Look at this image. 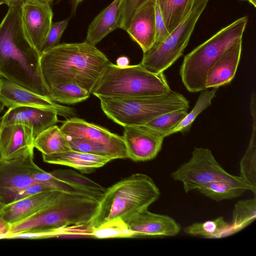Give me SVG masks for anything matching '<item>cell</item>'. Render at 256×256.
<instances>
[{
	"mask_svg": "<svg viewBox=\"0 0 256 256\" xmlns=\"http://www.w3.org/2000/svg\"><path fill=\"white\" fill-rule=\"evenodd\" d=\"M26 0H6V4L10 7H22Z\"/></svg>",
	"mask_w": 256,
	"mask_h": 256,
	"instance_id": "f35d334b",
	"label": "cell"
},
{
	"mask_svg": "<svg viewBox=\"0 0 256 256\" xmlns=\"http://www.w3.org/2000/svg\"><path fill=\"white\" fill-rule=\"evenodd\" d=\"M90 236L97 238H122L135 237V234L128 227L120 218L113 219L92 228Z\"/></svg>",
	"mask_w": 256,
	"mask_h": 256,
	"instance_id": "4dcf8cb0",
	"label": "cell"
},
{
	"mask_svg": "<svg viewBox=\"0 0 256 256\" xmlns=\"http://www.w3.org/2000/svg\"><path fill=\"white\" fill-rule=\"evenodd\" d=\"M0 101L9 108L28 106L52 109L64 116L74 114L72 108L57 104L46 96L4 78H0Z\"/></svg>",
	"mask_w": 256,
	"mask_h": 256,
	"instance_id": "5bb4252c",
	"label": "cell"
},
{
	"mask_svg": "<svg viewBox=\"0 0 256 256\" xmlns=\"http://www.w3.org/2000/svg\"><path fill=\"white\" fill-rule=\"evenodd\" d=\"M190 236H200L208 238H219L231 234L230 224L222 216L203 222H195L184 228Z\"/></svg>",
	"mask_w": 256,
	"mask_h": 256,
	"instance_id": "4316f807",
	"label": "cell"
},
{
	"mask_svg": "<svg viewBox=\"0 0 256 256\" xmlns=\"http://www.w3.org/2000/svg\"><path fill=\"white\" fill-rule=\"evenodd\" d=\"M252 126L246 150L240 162V176L252 189L256 196V96L254 91L250 102Z\"/></svg>",
	"mask_w": 256,
	"mask_h": 256,
	"instance_id": "603a6c76",
	"label": "cell"
},
{
	"mask_svg": "<svg viewBox=\"0 0 256 256\" xmlns=\"http://www.w3.org/2000/svg\"><path fill=\"white\" fill-rule=\"evenodd\" d=\"M4 206V204L3 202V200L2 198L0 196V213L2 211V210Z\"/></svg>",
	"mask_w": 256,
	"mask_h": 256,
	"instance_id": "ee69618b",
	"label": "cell"
},
{
	"mask_svg": "<svg viewBox=\"0 0 256 256\" xmlns=\"http://www.w3.org/2000/svg\"><path fill=\"white\" fill-rule=\"evenodd\" d=\"M62 192H42L7 204L4 206L0 216L12 224L16 223L52 202Z\"/></svg>",
	"mask_w": 256,
	"mask_h": 256,
	"instance_id": "d6986e66",
	"label": "cell"
},
{
	"mask_svg": "<svg viewBox=\"0 0 256 256\" xmlns=\"http://www.w3.org/2000/svg\"><path fill=\"white\" fill-rule=\"evenodd\" d=\"M124 220L136 236H174L181 230L180 224L172 218L152 213L148 209L138 212Z\"/></svg>",
	"mask_w": 256,
	"mask_h": 256,
	"instance_id": "9a60e30c",
	"label": "cell"
},
{
	"mask_svg": "<svg viewBox=\"0 0 256 256\" xmlns=\"http://www.w3.org/2000/svg\"><path fill=\"white\" fill-rule=\"evenodd\" d=\"M217 90L218 88H215L212 90L202 91L192 110L188 112L176 126L169 132L168 136L178 132L185 133L189 132L192 124L198 115L211 104L212 100L216 96Z\"/></svg>",
	"mask_w": 256,
	"mask_h": 256,
	"instance_id": "f546056e",
	"label": "cell"
},
{
	"mask_svg": "<svg viewBox=\"0 0 256 256\" xmlns=\"http://www.w3.org/2000/svg\"><path fill=\"white\" fill-rule=\"evenodd\" d=\"M42 156L46 163L68 166L82 173L91 172L112 160L110 158L72 150L56 154H42Z\"/></svg>",
	"mask_w": 256,
	"mask_h": 256,
	"instance_id": "7402d4cb",
	"label": "cell"
},
{
	"mask_svg": "<svg viewBox=\"0 0 256 256\" xmlns=\"http://www.w3.org/2000/svg\"><path fill=\"white\" fill-rule=\"evenodd\" d=\"M40 60L24 32L21 7L9 8L0 24V78L48 97Z\"/></svg>",
	"mask_w": 256,
	"mask_h": 256,
	"instance_id": "6da1fadb",
	"label": "cell"
},
{
	"mask_svg": "<svg viewBox=\"0 0 256 256\" xmlns=\"http://www.w3.org/2000/svg\"><path fill=\"white\" fill-rule=\"evenodd\" d=\"M52 16L49 4L28 0L21 7L24 32L28 41L40 54L51 26Z\"/></svg>",
	"mask_w": 256,
	"mask_h": 256,
	"instance_id": "7c38bea8",
	"label": "cell"
},
{
	"mask_svg": "<svg viewBox=\"0 0 256 256\" xmlns=\"http://www.w3.org/2000/svg\"><path fill=\"white\" fill-rule=\"evenodd\" d=\"M34 138L32 130L22 124L0 126V160H14L34 152Z\"/></svg>",
	"mask_w": 256,
	"mask_h": 256,
	"instance_id": "e0dca14e",
	"label": "cell"
},
{
	"mask_svg": "<svg viewBox=\"0 0 256 256\" xmlns=\"http://www.w3.org/2000/svg\"><path fill=\"white\" fill-rule=\"evenodd\" d=\"M50 172L53 176L58 180L102 195L104 194L106 189L94 181L71 170H58Z\"/></svg>",
	"mask_w": 256,
	"mask_h": 256,
	"instance_id": "1f68e13d",
	"label": "cell"
},
{
	"mask_svg": "<svg viewBox=\"0 0 256 256\" xmlns=\"http://www.w3.org/2000/svg\"><path fill=\"white\" fill-rule=\"evenodd\" d=\"M4 4H6L5 2L2 0H0V5Z\"/></svg>",
	"mask_w": 256,
	"mask_h": 256,
	"instance_id": "bcb514c9",
	"label": "cell"
},
{
	"mask_svg": "<svg viewBox=\"0 0 256 256\" xmlns=\"http://www.w3.org/2000/svg\"><path fill=\"white\" fill-rule=\"evenodd\" d=\"M12 224L0 216V239L6 238L8 234Z\"/></svg>",
	"mask_w": 256,
	"mask_h": 256,
	"instance_id": "74e56055",
	"label": "cell"
},
{
	"mask_svg": "<svg viewBox=\"0 0 256 256\" xmlns=\"http://www.w3.org/2000/svg\"><path fill=\"white\" fill-rule=\"evenodd\" d=\"M4 0V1L5 2L6 4V0Z\"/></svg>",
	"mask_w": 256,
	"mask_h": 256,
	"instance_id": "7dc6e473",
	"label": "cell"
},
{
	"mask_svg": "<svg viewBox=\"0 0 256 256\" xmlns=\"http://www.w3.org/2000/svg\"><path fill=\"white\" fill-rule=\"evenodd\" d=\"M171 90L163 72L154 74L140 64L120 66L110 62L91 94L97 98L152 96Z\"/></svg>",
	"mask_w": 256,
	"mask_h": 256,
	"instance_id": "8992f818",
	"label": "cell"
},
{
	"mask_svg": "<svg viewBox=\"0 0 256 256\" xmlns=\"http://www.w3.org/2000/svg\"><path fill=\"white\" fill-rule=\"evenodd\" d=\"M128 60L126 57H121L120 58L117 60V65L120 66H128Z\"/></svg>",
	"mask_w": 256,
	"mask_h": 256,
	"instance_id": "ab89813d",
	"label": "cell"
},
{
	"mask_svg": "<svg viewBox=\"0 0 256 256\" xmlns=\"http://www.w3.org/2000/svg\"><path fill=\"white\" fill-rule=\"evenodd\" d=\"M240 1H246L248 2L252 5L254 8L256 7V0H238Z\"/></svg>",
	"mask_w": 256,
	"mask_h": 256,
	"instance_id": "b9f144b4",
	"label": "cell"
},
{
	"mask_svg": "<svg viewBox=\"0 0 256 256\" xmlns=\"http://www.w3.org/2000/svg\"><path fill=\"white\" fill-rule=\"evenodd\" d=\"M34 146L42 154L46 155L72 150L66 137L56 125L48 128L37 135L34 138Z\"/></svg>",
	"mask_w": 256,
	"mask_h": 256,
	"instance_id": "d4e9b609",
	"label": "cell"
},
{
	"mask_svg": "<svg viewBox=\"0 0 256 256\" xmlns=\"http://www.w3.org/2000/svg\"><path fill=\"white\" fill-rule=\"evenodd\" d=\"M98 98L106 115L123 127L144 125L162 114L190 108L189 101L180 92L172 90L158 96Z\"/></svg>",
	"mask_w": 256,
	"mask_h": 256,
	"instance_id": "52a82bcc",
	"label": "cell"
},
{
	"mask_svg": "<svg viewBox=\"0 0 256 256\" xmlns=\"http://www.w3.org/2000/svg\"><path fill=\"white\" fill-rule=\"evenodd\" d=\"M27 0H26V1H27ZM36 0V1L40 2L42 3L50 4L53 0Z\"/></svg>",
	"mask_w": 256,
	"mask_h": 256,
	"instance_id": "7bdbcfd3",
	"label": "cell"
},
{
	"mask_svg": "<svg viewBox=\"0 0 256 256\" xmlns=\"http://www.w3.org/2000/svg\"><path fill=\"white\" fill-rule=\"evenodd\" d=\"M196 0H155L170 33L184 19Z\"/></svg>",
	"mask_w": 256,
	"mask_h": 256,
	"instance_id": "484cf974",
	"label": "cell"
},
{
	"mask_svg": "<svg viewBox=\"0 0 256 256\" xmlns=\"http://www.w3.org/2000/svg\"><path fill=\"white\" fill-rule=\"evenodd\" d=\"M69 18L52 22L45 42L40 50V56L58 44L62 34L66 29Z\"/></svg>",
	"mask_w": 256,
	"mask_h": 256,
	"instance_id": "e575fe53",
	"label": "cell"
},
{
	"mask_svg": "<svg viewBox=\"0 0 256 256\" xmlns=\"http://www.w3.org/2000/svg\"><path fill=\"white\" fill-rule=\"evenodd\" d=\"M99 201L83 194L62 192L52 202L34 214L12 224L8 236L31 230L72 235L73 228L87 225L96 214Z\"/></svg>",
	"mask_w": 256,
	"mask_h": 256,
	"instance_id": "3957f363",
	"label": "cell"
},
{
	"mask_svg": "<svg viewBox=\"0 0 256 256\" xmlns=\"http://www.w3.org/2000/svg\"><path fill=\"white\" fill-rule=\"evenodd\" d=\"M122 136L128 158L134 162L154 159L160 151L164 135L146 125L124 126Z\"/></svg>",
	"mask_w": 256,
	"mask_h": 256,
	"instance_id": "8fae6325",
	"label": "cell"
},
{
	"mask_svg": "<svg viewBox=\"0 0 256 256\" xmlns=\"http://www.w3.org/2000/svg\"><path fill=\"white\" fill-rule=\"evenodd\" d=\"M242 39L228 48L208 71L206 80V89L218 88L230 83L234 79L240 61Z\"/></svg>",
	"mask_w": 256,
	"mask_h": 256,
	"instance_id": "ffe728a7",
	"label": "cell"
},
{
	"mask_svg": "<svg viewBox=\"0 0 256 256\" xmlns=\"http://www.w3.org/2000/svg\"><path fill=\"white\" fill-rule=\"evenodd\" d=\"M123 0H114L92 22L88 27L86 42L95 46L122 24Z\"/></svg>",
	"mask_w": 256,
	"mask_h": 256,
	"instance_id": "44dd1931",
	"label": "cell"
},
{
	"mask_svg": "<svg viewBox=\"0 0 256 256\" xmlns=\"http://www.w3.org/2000/svg\"><path fill=\"white\" fill-rule=\"evenodd\" d=\"M198 190L216 202L239 197L246 190L253 192L252 188L240 176L233 180H220L212 182Z\"/></svg>",
	"mask_w": 256,
	"mask_h": 256,
	"instance_id": "cb8c5ba5",
	"label": "cell"
},
{
	"mask_svg": "<svg viewBox=\"0 0 256 256\" xmlns=\"http://www.w3.org/2000/svg\"><path fill=\"white\" fill-rule=\"evenodd\" d=\"M155 24H156V42L154 45L162 42L169 34L160 10L155 2Z\"/></svg>",
	"mask_w": 256,
	"mask_h": 256,
	"instance_id": "8d00e7d4",
	"label": "cell"
},
{
	"mask_svg": "<svg viewBox=\"0 0 256 256\" xmlns=\"http://www.w3.org/2000/svg\"><path fill=\"white\" fill-rule=\"evenodd\" d=\"M155 0H146L136 10L126 30L145 52L156 42Z\"/></svg>",
	"mask_w": 256,
	"mask_h": 256,
	"instance_id": "ac0fdd59",
	"label": "cell"
},
{
	"mask_svg": "<svg viewBox=\"0 0 256 256\" xmlns=\"http://www.w3.org/2000/svg\"><path fill=\"white\" fill-rule=\"evenodd\" d=\"M84 0H72V8L74 11L78 5L83 1Z\"/></svg>",
	"mask_w": 256,
	"mask_h": 256,
	"instance_id": "60d3db41",
	"label": "cell"
},
{
	"mask_svg": "<svg viewBox=\"0 0 256 256\" xmlns=\"http://www.w3.org/2000/svg\"><path fill=\"white\" fill-rule=\"evenodd\" d=\"M256 218V196L253 198L238 201L234 205L230 224L231 234L252 224Z\"/></svg>",
	"mask_w": 256,
	"mask_h": 256,
	"instance_id": "f1b7e54d",
	"label": "cell"
},
{
	"mask_svg": "<svg viewBox=\"0 0 256 256\" xmlns=\"http://www.w3.org/2000/svg\"><path fill=\"white\" fill-rule=\"evenodd\" d=\"M40 169L34 161V152L14 160H0V196L4 205L11 202L18 192L34 184H42L34 178Z\"/></svg>",
	"mask_w": 256,
	"mask_h": 256,
	"instance_id": "30bf717a",
	"label": "cell"
},
{
	"mask_svg": "<svg viewBox=\"0 0 256 256\" xmlns=\"http://www.w3.org/2000/svg\"><path fill=\"white\" fill-rule=\"evenodd\" d=\"M67 139L72 150L108 157L112 160L119 158L113 150L100 142L84 138Z\"/></svg>",
	"mask_w": 256,
	"mask_h": 256,
	"instance_id": "d6a6232c",
	"label": "cell"
},
{
	"mask_svg": "<svg viewBox=\"0 0 256 256\" xmlns=\"http://www.w3.org/2000/svg\"><path fill=\"white\" fill-rule=\"evenodd\" d=\"M4 106V104L0 101V113L3 110Z\"/></svg>",
	"mask_w": 256,
	"mask_h": 256,
	"instance_id": "f6af8a7d",
	"label": "cell"
},
{
	"mask_svg": "<svg viewBox=\"0 0 256 256\" xmlns=\"http://www.w3.org/2000/svg\"><path fill=\"white\" fill-rule=\"evenodd\" d=\"M90 94L72 82L59 84L49 88L48 98L53 102L64 104H74L87 100Z\"/></svg>",
	"mask_w": 256,
	"mask_h": 256,
	"instance_id": "83f0119b",
	"label": "cell"
},
{
	"mask_svg": "<svg viewBox=\"0 0 256 256\" xmlns=\"http://www.w3.org/2000/svg\"><path fill=\"white\" fill-rule=\"evenodd\" d=\"M160 196V190L150 177L141 173L133 174L106 189L99 201L97 212L87 227L91 231L113 219L124 220L148 209Z\"/></svg>",
	"mask_w": 256,
	"mask_h": 256,
	"instance_id": "277c9868",
	"label": "cell"
},
{
	"mask_svg": "<svg viewBox=\"0 0 256 256\" xmlns=\"http://www.w3.org/2000/svg\"><path fill=\"white\" fill-rule=\"evenodd\" d=\"M57 111L46 108L22 106L10 108L2 116L0 126L22 124L30 128L36 137L58 122Z\"/></svg>",
	"mask_w": 256,
	"mask_h": 256,
	"instance_id": "2e32d148",
	"label": "cell"
},
{
	"mask_svg": "<svg viewBox=\"0 0 256 256\" xmlns=\"http://www.w3.org/2000/svg\"><path fill=\"white\" fill-rule=\"evenodd\" d=\"M40 62L48 90L59 84L72 82L91 94L110 61L95 46L84 41L58 44L42 54Z\"/></svg>",
	"mask_w": 256,
	"mask_h": 256,
	"instance_id": "7a4b0ae2",
	"label": "cell"
},
{
	"mask_svg": "<svg viewBox=\"0 0 256 256\" xmlns=\"http://www.w3.org/2000/svg\"><path fill=\"white\" fill-rule=\"evenodd\" d=\"M170 176L182 182L186 192L198 190L214 180L238 177L226 172L210 149L202 148H194L188 161L180 165Z\"/></svg>",
	"mask_w": 256,
	"mask_h": 256,
	"instance_id": "9c48e42d",
	"label": "cell"
},
{
	"mask_svg": "<svg viewBox=\"0 0 256 256\" xmlns=\"http://www.w3.org/2000/svg\"><path fill=\"white\" fill-rule=\"evenodd\" d=\"M208 0H196L184 19L160 43L144 53L140 65L147 70L160 74L180 57L187 46L196 24Z\"/></svg>",
	"mask_w": 256,
	"mask_h": 256,
	"instance_id": "ba28073f",
	"label": "cell"
},
{
	"mask_svg": "<svg viewBox=\"0 0 256 256\" xmlns=\"http://www.w3.org/2000/svg\"><path fill=\"white\" fill-rule=\"evenodd\" d=\"M60 128L67 138H84L96 141L113 150L119 158H128L122 136L103 127L74 118L64 121Z\"/></svg>",
	"mask_w": 256,
	"mask_h": 256,
	"instance_id": "4fadbf2b",
	"label": "cell"
},
{
	"mask_svg": "<svg viewBox=\"0 0 256 256\" xmlns=\"http://www.w3.org/2000/svg\"><path fill=\"white\" fill-rule=\"evenodd\" d=\"M248 22L246 16L235 20L185 56L180 74L188 91L196 92L206 90L208 71L228 48L242 39Z\"/></svg>",
	"mask_w": 256,
	"mask_h": 256,
	"instance_id": "5b68a950",
	"label": "cell"
},
{
	"mask_svg": "<svg viewBox=\"0 0 256 256\" xmlns=\"http://www.w3.org/2000/svg\"><path fill=\"white\" fill-rule=\"evenodd\" d=\"M146 0H123L120 28L126 31L136 8Z\"/></svg>",
	"mask_w": 256,
	"mask_h": 256,
	"instance_id": "d590c367",
	"label": "cell"
},
{
	"mask_svg": "<svg viewBox=\"0 0 256 256\" xmlns=\"http://www.w3.org/2000/svg\"><path fill=\"white\" fill-rule=\"evenodd\" d=\"M188 110L180 109L162 114L151 120L146 126L168 136L170 131L176 126L188 114Z\"/></svg>",
	"mask_w": 256,
	"mask_h": 256,
	"instance_id": "836d02e7",
	"label": "cell"
}]
</instances>
